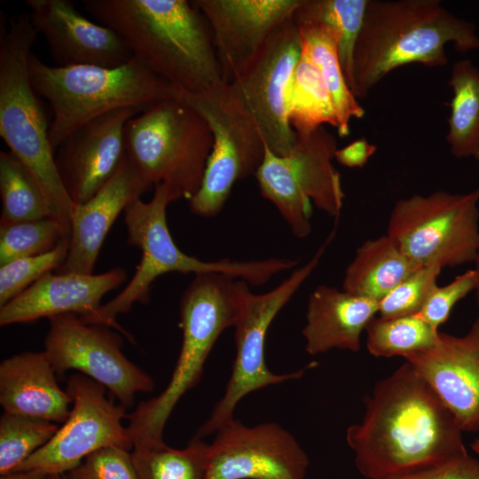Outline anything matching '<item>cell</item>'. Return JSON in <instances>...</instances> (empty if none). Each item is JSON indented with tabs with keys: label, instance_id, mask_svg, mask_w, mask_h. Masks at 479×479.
<instances>
[{
	"label": "cell",
	"instance_id": "cell-22",
	"mask_svg": "<svg viewBox=\"0 0 479 479\" xmlns=\"http://www.w3.org/2000/svg\"><path fill=\"white\" fill-rule=\"evenodd\" d=\"M151 188L126 155L107 183L88 201L75 206L67 255L54 272L93 274L99 251L116 218Z\"/></svg>",
	"mask_w": 479,
	"mask_h": 479
},
{
	"label": "cell",
	"instance_id": "cell-24",
	"mask_svg": "<svg viewBox=\"0 0 479 479\" xmlns=\"http://www.w3.org/2000/svg\"><path fill=\"white\" fill-rule=\"evenodd\" d=\"M378 314V302L336 287L320 285L309 295L306 324L302 331L311 356L333 349L357 352L361 335Z\"/></svg>",
	"mask_w": 479,
	"mask_h": 479
},
{
	"label": "cell",
	"instance_id": "cell-44",
	"mask_svg": "<svg viewBox=\"0 0 479 479\" xmlns=\"http://www.w3.org/2000/svg\"><path fill=\"white\" fill-rule=\"evenodd\" d=\"M51 479H66L64 475H51Z\"/></svg>",
	"mask_w": 479,
	"mask_h": 479
},
{
	"label": "cell",
	"instance_id": "cell-20",
	"mask_svg": "<svg viewBox=\"0 0 479 479\" xmlns=\"http://www.w3.org/2000/svg\"><path fill=\"white\" fill-rule=\"evenodd\" d=\"M30 19L58 67H117L133 58L121 35L82 15L69 0H27Z\"/></svg>",
	"mask_w": 479,
	"mask_h": 479
},
{
	"label": "cell",
	"instance_id": "cell-14",
	"mask_svg": "<svg viewBox=\"0 0 479 479\" xmlns=\"http://www.w3.org/2000/svg\"><path fill=\"white\" fill-rule=\"evenodd\" d=\"M44 352L57 373L76 370L106 388L126 409L136 396L154 389L153 378L122 351V337L108 326L86 324L75 314L49 318Z\"/></svg>",
	"mask_w": 479,
	"mask_h": 479
},
{
	"label": "cell",
	"instance_id": "cell-36",
	"mask_svg": "<svg viewBox=\"0 0 479 479\" xmlns=\"http://www.w3.org/2000/svg\"><path fill=\"white\" fill-rule=\"evenodd\" d=\"M442 270L436 265L418 268L378 302L377 315L398 318L419 314Z\"/></svg>",
	"mask_w": 479,
	"mask_h": 479
},
{
	"label": "cell",
	"instance_id": "cell-29",
	"mask_svg": "<svg viewBox=\"0 0 479 479\" xmlns=\"http://www.w3.org/2000/svg\"><path fill=\"white\" fill-rule=\"evenodd\" d=\"M288 118L296 134H308L325 124L337 127L333 102L326 82L302 51L295 67L288 100Z\"/></svg>",
	"mask_w": 479,
	"mask_h": 479
},
{
	"label": "cell",
	"instance_id": "cell-43",
	"mask_svg": "<svg viewBox=\"0 0 479 479\" xmlns=\"http://www.w3.org/2000/svg\"><path fill=\"white\" fill-rule=\"evenodd\" d=\"M472 451L479 456V437L475 438L470 444Z\"/></svg>",
	"mask_w": 479,
	"mask_h": 479
},
{
	"label": "cell",
	"instance_id": "cell-40",
	"mask_svg": "<svg viewBox=\"0 0 479 479\" xmlns=\"http://www.w3.org/2000/svg\"><path fill=\"white\" fill-rule=\"evenodd\" d=\"M376 149L375 145L370 144L365 137H359L337 149L334 159L344 167L361 169L368 162Z\"/></svg>",
	"mask_w": 479,
	"mask_h": 479
},
{
	"label": "cell",
	"instance_id": "cell-10",
	"mask_svg": "<svg viewBox=\"0 0 479 479\" xmlns=\"http://www.w3.org/2000/svg\"><path fill=\"white\" fill-rule=\"evenodd\" d=\"M337 149L334 137L325 126L297 134L287 155H276L266 146L255 175L260 192L275 205L297 238L311 232V205L336 221L341 215L345 193L333 164Z\"/></svg>",
	"mask_w": 479,
	"mask_h": 479
},
{
	"label": "cell",
	"instance_id": "cell-13",
	"mask_svg": "<svg viewBox=\"0 0 479 479\" xmlns=\"http://www.w3.org/2000/svg\"><path fill=\"white\" fill-rule=\"evenodd\" d=\"M66 390L73 399L70 413L54 436L14 471L64 475L88 455L106 446L127 450L133 443L122 420L126 408L107 396L106 388L81 373L70 375Z\"/></svg>",
	"mask_w": 479,
	"mask_h": 479
},
{
	"label": "cell",
	"instance_id": "cell-35",
	"mask_svg": "<svg viewBox=\"0 0 479 479\" xmlns=\"http://www.w3.org/2000/svg\"><path fill=\"white\" fill-rule=\"evenodd\" d=\"M68 246L69 239H65L50 252L0 265V307L44 274L55 271L65 262Z\"/></svg>",
	"mask_w": 479,
	"mask_h": 479
},
{
	"label": "cell",
	"instance_id": "cell-6",
	"mask_svg": "<svg viewBox=\"0 0 479 479\" xmlns=\"http://www.w3.org/2000/svg\"><path fill=\"white\" fill-rule=\"evenodd\" d=\"M4 24L0 39V135L31 172L46 199L50 217L71 233L75 204L59 176L40 96L32 86L28 61L37 32L30 15ZM3 25V24H2Z\"/></svg>",
	"mask_w": 479,
	"mask_h": 479
},
{
	"label": "cell",
	"instance_id": "cell-4",
	"mask_svg": "<svg viewBox=\"0 0 479 479\" xmlns=\"http://www.w3.org/2000/svg\"><path fill=\"white\" fill-rule=\"evenodd\" d=\"M176 200L177 198L168 186L157 184L149 201L137 198L126 207L123 213L127 240L130 246L141 250V260L124 289L94 312L79 316L82 322L113 327L133 342L132 336L117 323L115 318L128 312L137 302L146 303L151 287L160 276L169 272L194 275L222 272L249 285L261 286L276 274L291 269V262L285 258L254 261L224 258L208 262L184 253L174 242L167 224V207Z\"/></svg>",
	"mask_w": 479,
	"mask_h": 479
},
{
	"label": "cell",
	"instance_id": "cell-34",
	"mask_svg": "<svg viewBox=\"0 0 479 479\" xmlns=\"http://www.w3.org/2000/svg\"><path fill=\"white\" fill-rule=\"evenodd\" d=\"M69 235L51 217L0 224V265L50 252Z\"/></svg>",
	"mask_w": 479,
	"mask_h": 479
},
{
	"label": "cell",
	"instance_id": "cell-12",
	"mask_svg": "<svg viewBox=\"0 0 479 479\" xmlns=\"http://www.w3.org/2000/svg\"><path fill=\"white\" fill-rule=\"evenodd\" d=\"M334 234L331 232L310 261L279 286L263 294H248L234 326L236 356L224 393L194 437L202 439L215 434L234 418L236 405L251 392L303 375L307 367L282 374L271 372L264 357L265 339L277 314L317 268Z\"/></svg>",
	"mask_w": 479,
	"mask_h": 479
},
{
	"label": "cell",
	"instance_id": "cell-37",
	"mask_svg": "<svg viewBox=\"0 0 479 479\" xmlns=\"http://www.w3.org/2000/svg\"><path fill=\"white\" fill-rule=\"evenodd\" d=\"M64 475L66 479H139L129 450L114 445L95 451Z\"/></svg>",
	"mask_w": 479,
	"mask_h": 479
},
{
	"label": "cell",
	"instance_id": "cell-17",
	"mask_svg": "<svg viewBox=\"0 0 479 479\" xmlns=\"http://www.w3.org/2000/svg\"><path fill=\"white\" fill-rule=\"evenodd\" d=\"M212 31L223 81L233 82L255 61L302 0H193Z\"/></svg>",
	"mask_w": 479,
	"mask_h": 479
},
{
	"label": "cell",
	"instance_id": "cell-23",
	"mask_svg": "<svg viewBox=\"0 0 479 479\" xmlns=\"http://www.w3.org/2000/svg\"><path fill=\"white\" fill-rule=\"evenodd\" d=\"M44 351H24L0 364V404L4 412L63 423L73 403L56 380Z\"/></svg>",
	"mask_w": 479,
	"mask_h": 479
},
{
	"label": "cell",
	"instance_id": "cell-41",
	"mask_svg": "<svg viewBox=\"0 0 479 479\" xmlns=\"http://www.w3.org/2000/svg\"><path fill=\"white\" fill-rule=\"evenodd\" d=\"M0 479H51V475L35 470H21L2 475Z\"/></svg>",
	"mask_w": 479,
	"mask_h": 479
},
{
	"label": "cell",
	"instance_id": "cell-25",
	"mask_svg": "<svg viewBox=\"0 0 479 479\" xmlns=\"http://www.w3.org/2000/svg\"><path fill=\"white\" fill-rule=\"evenodd\" d=\"M418 268L385 234L357 247L346 268L342 290L378 302Z\"/></svg>",
	"mask_w": 479,
	"mask_h": 479
},
{
	"label": "cell",
	"instance_id": "cell-15",
	"mask_svg": "<svg viewBox=\"0 0 479 479\" xmlns=\"http://www.w3.org/2000/svg\"><path fill=\"white\" fill-rule=\"evenodd\" d=\"M302 54L293 17L269 39L255 61L233 85L253 115L267 148L276 155L290 153L297 134L290 125L288 100Z\"/></svg>",
	"mask_w": 479,
	"mask_h": 479
},
{
	"label": "cell",
	"instance_id": "cell-7",
	"mask_svg": "<svg viewBox=\"0 0 479 479\" xmlns=\"http://www.w3.org/2000/svg\"><path fill=\"white\" fill-rule=\"evenodd\" d=\"M28 70L33 88L51 108L53 150L75 130L103 114L127 106L146 110L182 94L134 56L117 67H62L46 65L32 52Z\"/></svg>",
	"mask_w": 479,
	"mask_h": 479
},
{
	"label": "cell",
	"instance_id": "cell-9",
	"mask_svg": "<svg viewBox=\"0 0 479 479\" xmlns=\"http://www.w3.org/2000/svg\"><path fill=\"white\" fill-rule=\"evenodd\" d=\"M182 98L208 122L213 146L199 191L189 200L192 213L213 217L224 208L234 184L255 175L266 145L260 130L233 83L221 82Z\"/></svg>",
	"mask_w": 479,
	"mask_h": 479
},
{
	"label": "cell",
	"instance_id": "cell-27",
	"mask_svg": "<svg viewBox=\"0 0 479 479\" xmlns=\"http://www.w3.org/2000/svg\"><path fill=\"white\" fill-rule=\"evenodd\" d=\"M448 86L452 98L446 142L458 158L479 161V69L468 59L456 61Z\"/></svg>",
	"mask_w": 479,
	"mask_h": 479
},
{
	"label": "cell",
	"instance_id": "cell-39",
	"mask_svg": "<svg viewBox=\"0 0 479 479\" xmlns=\"http://www.w3.org/2000/svg\"><path fill=\"white\" fill-rule=\"evenodd\" d=\"M393 479H479V460L467 452Z\"/></svg>",
	"mask_w": 479,
	"mask_h": 479
},
{
	"label": "cell",
	"instance_id": "cell-5",
	"mask_svg": "<svg viewBox=\"0 0 479 479\" xmlns=\"http://www.w3.org/2000/svg\"><path fill=\"white\" fill-rule=\"evenodd\" d=\"M248 285L222 272L194 275L179 302L182 343L171 378L157 397L140 402L127 415L133 444L162 440L175 406L200 381L216 342L224 330L235 326L251 292Z\"/></svg>",
	"mask_w": 479,
	"mask_h": 479
},
{
	"label": "cell",
	"instance_id": "cell-33",
	"mask_svg": "<svg viewBox=\"0 0 479 479\" xmlns=\"http://www.w3.org/2000/svg\"><path fill=\"white\" fill-rule=\"evenodd\" d=\"M57 423L4 412L0 417V475L14 471L56 434Z\"/></svg>",
	"mask_w": 479,
	"mask_h": 479
},
{
	"label": "cell",
	"instance_id": "cell-21",
	"mask_svg": "<svg viewBox=\"0 0 479 479\" xmlns=\"http://www.w3.org/2000/svg\"><path fill=\"white\" fill-rule=\"evenodd\" d=\"M126 277L121 268L100 274L48 272L0 307V326L63 314H90L102 305L103 296L121 286Z\"/></svg>",
	"mask_w": 479,
	"mask_h": 479
},
{
	"label": "cell",
	"instance_id": "cell-1",
	"mask_svg": "<svg viewBox=\"0 0 479 479\" xmlns=\"http://www.w3.org/2000/svg\"><path fill=\"white\" fill-rule=\"evenodd\" d=\"M346 441L366 479H393L467 453L463 431L428 383L404 362L364 399Z\"/></svg>",
	"mask_w": 479,
	"mask_h": 479
},
{
	"label": "cell",
	"instance_id": "cell-26",
	"mask_svg": "<svg viewBox=\"0 0 479 479\" xmlns=\"http://www.w3.org/2000/svg\"><path fill=\"white\" fill-rule=\"evenodd\" d=\"M298 27L302 51L318 68L331 96L337 120L336 130L340 137L349 134L352 118L360 119L365 109L350 90L340 62L337 36L328 26L305 21Z\"/></svg>",
	"mask_w": 479,
	"mask_h": 479
},
{
	"label": "cell",
	"instance_id": "cell-30",
	"mask_svg": "<svg viewBox=\"0 0 479 479\" xmlns=\"http://www.w3.org/2000/svg\"><path fill=\"white\" fill-rule=\"evenodd\" d=\"M368 0H302L294 11L295 23L312 21L331 27L337 36L342 68L353 92V52L362 27Z\"/></svg>",
	"mask_w": 479,
	"mask_h": 479
},
{
	"label": "cell",
	"instance_id": "cell-3",
	"mask_svg": "<svg viewBox=\"0 0 479 479\" xmlns=\"http://www.w3.org/2000/svg\"><path fill=\"white\" fill-rule=\"evenodd\" d=\"M447 43L460 53L479 50L475 25L454 16L441 1L368 0L353 52V94L365 98L404 65L445 66Z\"/></svg>",
	"mask_w": 479,
	"mask_h": 479
},
{
	"label": "cell",
	"instance_id": "cell-18",
	"mask_svg": "<svg viewBox=\"0 0 479 479\" xmlns=\"http://www.w3.org/2000/svg\"><path fill=\"white\" fill-rule=\"evenodd\" d=\"M136 106L103 114L77 128L57 148V168L75 205L92 198L114 175L126 157L124 128L144 112Z\"/></svg>",
	"mask_w": 479,
	"mask_h": 479
},
{
	"label": "cell",
	"instance_id": "cell-8",
	"mask_svg": "<svg viewBox=\"0 0 479 479\" xmlns=\"http://www.w3.org/2000/svg\"><path fill=\"white\" fill-rule=\"evenodd\" d=\"M126 155L151 187L168 186L188 201L199 191L213 146L206 120L183 98L156 103L124 128Z\"/></svg>",
	"mask_w": 479,
	"mask_h": 479
},
{
	"label": "cell",
	"instance_id": "cell-32",
	"mask_svg": "<svg viewBox=\"0 0 479 479\" xmlns=\"http://www.w3.org/2000/svg\"><path fill=\"white\" fill-rule=\"evenodd\" d=\"M366 348L377 357H406L436 344L440 331L419 314L382 318L375 316L365 328Z\"/></svg>",
	"mask_w": 479,
	"mask_h": 479
},
{
	"label": "cell",
	"instance_id": "cell-38",
	"mask_svg": "<svg viewBox=\"0 0 479 479\" xmlns=\"http://www.w3.org/2000/svg\"><path fill=\"white\" fill-rule=\"evenodd\" d=\"M475 274L470 269L444 286L436 285L429 293L419 315L439 330L440 326L449 318L453 307L475 291Z\"/></svg>",
	"mask_w": 479,
	"mask_h": 479
},
{
	"label": "cell",
	"instance_id": "cell-16",
	"mask_svg": "<svg viewBox=\"0 0 479 479\" xmlns=\"http://www.w3.org/2000/svg\"><path fill=\"white\" fill-rule=\"evenodd\" d=\"M208 446L205 479H304L309 458L294 436L274 422L247 426L233 418Z\"/></svg>",
	"mask_w": 479,
	"mask_h": 479
},
{
	"label": "cell",
	"instance_id": "cell-11",
	"mask_svg": "<svg viewBox=\"0 0 479 479\" xmlns=\"http://www.w3.org/2000/svg\"><path fill=\"white\" fill-rule=\"evenodd\" d=\"M478 202L479 188L398 200L389 214L387 235L419 267L472 263L479 247Z\"/></svg>",
	"mask_w": 479,
	"mask_h": 479
},
{
	"label": "cell",
	"instance_id": "cell-19",
	"mask_svg": "<svg viewBox=\"0 0 479 479\" xmlns=\"http://www.w3.org/2000/svg\"><path fill=\"white\" fill-rule=\"evenodd\" d=\"M459 422L479 432V318L462 336L439 333L431 348L406 357Z\"/></svg>",
	"mask_w": 479,
	"mask_h": 479
},
{
	"label": "cell",
	"instance_id": "cell-28",
	"mask_svg": "<svg viewBox=\"0 0 479 479\" xmlns=\"http://www.w3.org/2000/svg\"><path fill=\"white\" fill-rule=\"evenodd\" d=\"M208 446L197 437L183 449L146 441L135 444L130 454L139 479H205Z\"/></svg>",
	"mask_w": 479,
	"mask_h": 479
},
{
	"label": "cell",
	"instance_id": "cell-42",
	"mask_svg": "<svg viewBox=\"0 0 479 479\" xmlns=\"http://www.w3.org/2000/svg\"><path fill=\"white\" fill-rule=\"evenodd\" d=\"M474 263H475V268L473 270H474L475 274V297H476L477 305L479 306V247H478L477 253H476L475 258L474 260Z\"/></svg>",
	"mask_w": 479,
	"mask_h": 479
},
{
	"label": "cell",
	"instance_id": "cell-2",
	"mask_svg": "<svg viewBox=\"0 0 479 479\" xmlns=\"http://www.w3.org/2000/svg\"><path fill=\"white\" fill-rule=\"evenodd\" d=\"M83 5L180 91L199 93L224 82L212 31L193 1L85 0Z\"/></svg>",
	"mask_w": 479,
	"mask_h": 479
},
{
	"label": "cell",
	"instance_id": "cell-31",
	"mask_svg": "<svg viewBox=\"0 0 479 479\" xmlns=\"http://www.w3.org/2000/svg\"><path fill=\"white\" fill-rule=\"evenodd\" d=\"M0 224L50 217L44 194L27 168L12 153H0Z\"/></svg>",
	"mask_w": 479,
	"mask_h": 479
}]
</instances>
